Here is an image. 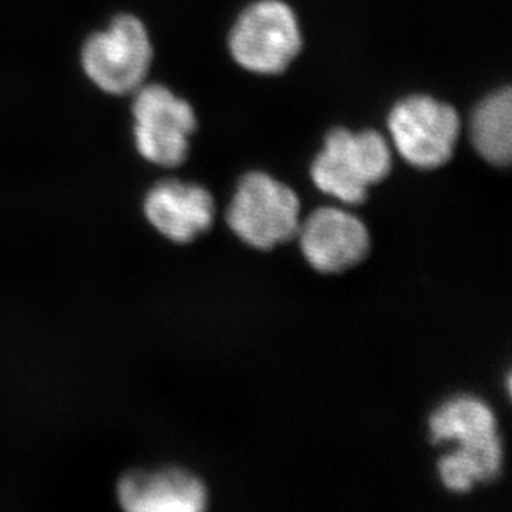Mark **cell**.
I'll return each mask as SVG.
<instances>
[{
    "instance_id": "1",
    "label": "cell",
    "mask_w": 512,
    "mask_h": 512,
    "mask_svg": "<svg viewBox=\"0 0 512 512\" xmlns=\"http://www.w3.org/2000/svg\"><path fill=\"white\" fill-rule=\"evenodd\" d=\"M433 445L458 443V450L440 459L441 483L451 493H469L479 483H491L503 469V443L493 410L479 398L446 401L430 418Z\"/></svg>"
},
{
    "instance_id": "2",
    "label": "cell",
    "mask_w": 512,
    "mask_h": 512,
    "mask_svg": "<svg viewBox=\"0 0 512 512\" xmlns=\"http://www.w3.org/2000/svg\"><path fill=\"white\" fill-rule=\"evenodd\" d=\"M392 171V150L377 131H330L324 151L312 165V179L322 193L347 204L367 201L368 188Z\"/></svg>"
},
{
    "instance_id": "3",
    "label": "cell",
    "mask_w": 512,
    "mask_h": 512,
    "mask_svg": "<svg viewBox=\"0 0 512 512\" xmlns=\"http://www.w3.org/2000/svg\"><path fill=\"white\" fill-rule=\"evenodd\" d=\"M153 62V45L145 24L131 14L116 15L107 29L87 37L80 63L88 80L108 95L135 93Z\"/></svg>"
},
{
    "instance_id": "4",
    "label": "cell",
    "mask_w": 512,
    "mask_h": 512,
    "mask_svg": "<svg viewBox=\"0 0 512 512\" xmlns=\"http://www.w3.org/2000/svg\"><path fill=\"white\" fill-rule=\"evenodd\" d=\"M297 194L269 174L249 173L241 179L228 209L232 232L249 246L269 251L297 236Z\"/></svg>"
},
{
    "instance_id": "5",
    "label": "cell",
    "mask_w": 512,
    "mask_h": 512,
    "mask_svg": "<svg viewBox=\"0 0 512 512\" xmlns=\"http://www.w3.org/2000/svg\"><path fill=\"white\" fill-rule=\"evenodd\" d=\"M302 47L299 22L281 0H261L237 19L229 49L242 68L262 75L284 72Z\"/></svg>"
},
{
    "instance_id": "6",
    "label": "cell",
    "mask_w": 512,
    "mask_h": 512,
    "mask_svg": "<svg viewBox=\"0 0 512 512\" xmlns=\"http://www.w3.org/2000/svg\"><path fill=\"white\" fill-rule=\"evenodd\" d=\"M133 136L136 150L146 161L163 168L183 165L189 153V136L198 126L186 100L165 85H141L133 100Z\"/></svg>"
},
{
    "instance_id": "7",
    "label": "cell",
    "mask_w": 512,
    "mask_h": 512,
    "mask_svg": "<svg viewBox=\"0 0 512 512\" xmlns=\"http://www.w3.org/2000/svg\"><path fill=\"white\" fill-rule=\"evenodd\" d=\"M388 128L401 158L420 170H436L446 165L458 141V113L435 98H406L393 108Z\"/></svg>"
},
{
    "instance_id": "8",
    "label": "cell",
    "mask_w": 512,
    "mask_h": 512,
    "mask_svg": "<svg viewBox=\"0 0 512 512\" xmlns=\"http://www.w3.org/2000/svg\"><path fill=\"white\" fill-rule=\"evenodd\" d=\"M297 234L305 259L322 274L347 271L370 251L367 226L342 209H317L300 224Z\"/></svg>"
},
{
    "instance_id": "9",
    "label": "cell",
    "mask_w": 512,
    "mask_h": 512,
    "mask_svg": "<svg viewBox=\"0 0 512 512\" xmlns=\"http://www.w3.org/2000/svg\"><path fill=\"white\" fill-rule=\"evenodd\" d=\"M143 213L166 239L186 244L211 229L216 206L208 189L198 184L166 179L146 194Z\"/></svg>"
},
{
    "instance_id": "10",
    "label": "cell",
    "mask_w": 512,
    "mask_h": 512,
    "mask_svg": "<svg viewBox=\"0 0 512 512\" xmlns=\"http://www.w3.org/2000/svg\"><path fill=\"white\" fill-rule=\"evenodd\" d=\"M116 499L128 512H201L208 508L203 481L176 468L126 473L116 486Z\"/></svg>"
},
{
    "instance_id": "11",
    "label": "cell",
    "mask_w": 512,
    "mask_h": 512,
    "mask_svg": "<svg viewBox=\"0 0 512 512\" xmlns=\"http://www.w3.org/2000/svg\"><path fill=\"white\" fill-rule=\"evenodd\" d=\"M471 141L484 160L506 166L512 155V97L504 88L479 103L469 125Z\"/></svg>"
}]
</instances>
